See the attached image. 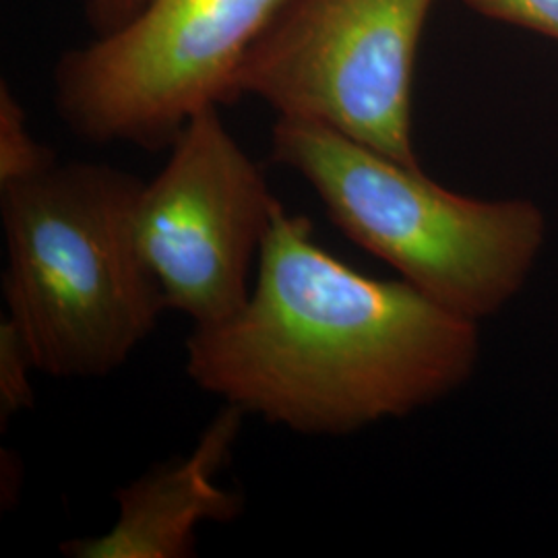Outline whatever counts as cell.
Segmentation results:
<instances>
[{"instance_id": "1", "label": "cell", "mask_w": 558, "mask_h": 558, "mask_svg": "<svg viewBox=\"0 0 558 558\" xmlns=\"http://www.w3.org/2000/svg\"><path fill=\"white\" fill-rule=\"evenodd\" d=\"M476 320L405 279L362 276L278 201L257 283L236 315L186 339L193 383L300 435L343 437L456 391L478 360Z\"/></svg>"}, {"instance_id": "2", "label": "cell", "mask_w": 558, "mask_h": 558, "mask_svg": "<svg viewBox=\"0 0 558 558\" xmlns=\"http://www.w3.org/2000/svg\"><path fill=\"white\" fill-rule=\"evenodd\" d=\"M145 182L108 163H54L2 186V292L36 371L106 377L168 308L141 255L135 205Z\"/></svg>"}, {"instance_id": "3", "label": "cell", "mask_w": 558, "mask_h": 558, "mask_svg": "<svg viewBox=\"0 0 558 558\" xmlns=\"http://www.w3.org/2000/svg\"><path fill=\"white\" fill-rule=\"evenodd\" d=\"M271 158L313 186L354 244L476 323L518 294L546 239L532 201L459 195L317 122L278 117Z\"/></svg>"}, {"instance_id": "4", "label": "cell", "mask_w": 558, "mask_h": 558, "mask_svg": "<svg viewBox=\"0 0 558 558\" xmlns=\"http://www.w3.org/2000/svg\"><path fill=\"white\" fill-rule=\"evenodd\" d=\"M283 0H145L110 34L62 54L54 100L89 143L166 149L203 110L239 100L248 50Z\"/></svg>"}, {"instance_id": "5", "label": "cell", "mask_w": 558, "mask_h": 558, "mask_svg": "<svg viewBox=\"0 0 558 558\" xmlns=\"http://www.w3.org/2000/svg\"><path fill=\"white\" fill-rule=\"evenodd\" d=\"M430 7L433 0H283L240 66L236 96L420 168L412 81Z\"/></svg>"}, {"instance_id": "6", "label": "cell", "mask_w": 558, "mask_h": 558, "mask_svg": "<svg viewBox=\"0 0 558 558\" xmlns=\"http://www.w3.org/2000/svg\"><path fill=\"white\" fill-rule=\"evenodd\" d=\"M276 205L263 170L232 137L218 106L189 120L135 205L141 255L166 306L195 327L236 315L251 294V269Z\"/></svg>"}, {"instance_id": "7", "label": "cell", "mask_w": 558, "mask_h": 558, "mask_svg": "<svg viewBox=\"0 0 558 558\" xmlns=\"http://www.w3.org/2000/svg\"><path fill=\"white\" fill-rule=\"evenodd\" d=\"M244 412L226 403L203 430L186 458L172 459L117 490L114 525L94 538L60 546L71 558H191L197 555L201 523H230L244 499L218 486V474L232 456Z\"/></svg>"}, {"instance_id": "8", "label": "cell", "mask_w": 558, "mask_h": 558, "mask_svg": "<svg viewBox=\"0 0 558 558\" xmlns=\"http://www.w3.org/2000/svg\"><path fill=\"white\" fill-rule=\"evenodd\" d=\"M57 163L50 147L34 140L13 89L0 85V189L34 179Z\"/></svg>"}, {"instance_id": "9", "label": "cell", "mask_w": 558, "mask_h": 558, "mask_svg": "<svg viewBox=\"0 0 558 558\" xmlns=\"http://www.w3.org/2000/svg\"><path fill=\"white\" fill-rule=\"evenodd\" d=\"M32 371H36V364L20 329L4 317L0 320V418H13L34 405Z\"/></svg>"}, {"instance_id": "10", "label": "cell", "mask_w": 558, "mask_h": 558, "mask_svg": "<svg viewBox=\"0 0 558 558\" xmlns=\"http://www.w3.org/2000/svg\"><path fill=\"white\" fill-rule=\"evenodd\" d=\"M490 20L507 21L558 40V0H463Z\"/></svg>"}, {"instance_id": "11", "label": "cell", "mask_w": 558, "mask_h": 558, "mask_svg": "<svg viewBox=\"0 0 558 558\" xmlns=\"http://www.w3.org/2000/svg\"><path fill=\"white\" fill-rule=\"evenodd\" d=\"M145 0H85L87 20L94 29L101 34H110L124 21L131 20L141 9Z\"/></svg>"}]
</instances>
